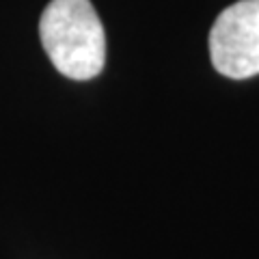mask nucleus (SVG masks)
<instances>
[{
  "label": "nucleus",
  "instance_id": "nucleus-1",
  "mask_svg": "<svg viewBox=\"0 0 259 259\" xmlns=\"http://www.w3.org/2000/svg\"><path fill=\"white\" fill-rule=\"evenodd\" d=\"M39 37L52 65L71 80H91L106 63V35L91 0H50Z\"/></svg>",
  "mask_w": 259,
  "mask_h": 259
},
{
  "label": "nucleus",
  "instance_id": "nucleus-2",
  "mask_svg": "<svg viewBox=\"0 0 259 259\" xmlns=\"http://www.w3.org/2000/svg\"><path fill=\"white\" fill-rule=\"evenodd\" d=\"M218 74L246 80L259 74V0H240L218 15L209 32Z\"/></svg>",
  "mask_w": 259,
  "mask_h": 259
}]
</instances>
